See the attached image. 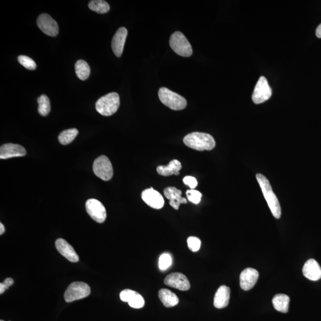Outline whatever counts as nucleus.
<instances>
[{
	"instance_id": "5",
	"label": "nucleus",
	"mask_w": 321,
	"mask_h": 321,
	"mask_svg": "<svg viewBox=\"0 0 321 321\" xmlns=\"http://www.w3.org/2000/svg\"><path fill=\"white\" fill-rule=\"evenodd\" d=\"M170 46L173 50L181 56L188 57L193 54L189 41L181 32H174L170 39Z\"/></svg>"
},
{
	"instance_id": "32",
	"label": "nucleus",
	"mask_w": 321,
	"mask_h": 321,
	"mask_svg": "<svg viewBox=\"0 0 321 321\" xmlns=\"http://www.w3.org/2000/svg\"><path fill=\"white\" fill-rule=\"evenodd\" d=\"M185 184L189 186L191 189H193L197 186L198 182L196 179L192 176H186L183 180Z\"/></svg>"
},
{
	"instance_id": "18",
	"label": "nucleus",
	"mask_w": 321,
	"mask_h": 321,
	"mask_svg": "<svg viewBox=\"0 0 321 321\" xmlns=\"http://www.w3.org/2000/svg\"><path fill=\"white\" fill-rule=\"evenodd\" d=\"M166 198L170 201V205L174 209L178 210L181 204H186L187 199L182 197V191L174 187H168L164 190Z\"/></svg>"
},
{
	"instance_id": "15",
	"label": "nucleus",
	"mask_w": 321,
	"mask_h": 321,
	"mask_svg": "<svg viewBox=\"0 0 321 321\" xmlns=\"http://www.w3.org/2000/svg\"><path fill=\"white\" fill-rule=\"evenodd\" d=\"M26 154V149L17 144L7 143L0 148V159L5 160L13 157H24Z\"/></svg>"
},
{
	"instance_id": "19",
	"label": "nucleus",
	"mask_w": 321,
	"mask_h": 321,
	"mask_svg": "<svg viewBox=\"0 0 321 321\" xmlns=\"http://www.w3.org/2000/svg\"><path fill=\"white\" fill-rule=\"evenodd\" d=\"M303 275L311 281H318L321 278V268L314 259L308 260L303 267Z\"/></svg>"
},
{
	"instance_id": "23",
	"label": "nucleus",
	"mask_w": 321,
	"mask_h": 321,
	"mask_svg": "<svg viewBox=\"0 0 321 321\" xmlns=\"http://www.w3.org/2000/svg\"><path fill=\"white\" fill-rule=\"evenodd\" d=\"M290 298L286 295H276L273 298V304L276 311L282 313L289 311Z\"/></svg>"
},
{
	"instance_id": "27",
	"label": "nucleus",
	"mask_w": 321,
	"mask_h": 321,
	"mask_svg": "<svg viewBox=\"0 0 321 321\" xmlns=\"http://www.w3.org/2000/svg\"><path fill=\"white\" fill-rule=\"evenodd\" d=\"M38 112L41 115L46 117L51 111L50 101L46 95H42L38 98Z\"/></svg>"
},
{
	"instance_id": "10",
	"label": "nucleus",
	"mask_w": 321,
	"mask_h": 321,
	"mask_svg": "<svg viewBox=\"0 0 321 321\" xmlns=\"http://www.w3.org/2000/svg\"><path fill=\"white\" fill-rule=\"evenodd\" d=\"M37 24L44 34L54 37L59 34V28L57 22L48 14L43 13L37 19Z\"/></svg>"
},
{
	"instance_id": "28",
	"label": "nucleus",
	"mask_w": 321,
	"mask_h": 321,
	"mask_svg": "<svg viewBox=\"0 0 321 321\" xmlns=\"http://www.w3.org/2000/svg\"><path fill=\"white\" fill-rule=\"evenodd\" d=\"M18 62L22 66L30 70H34L37 68V64L26 55H20L18 57Z\"/></svg>"
},
{
	"instance_id": "31",
	"label": "nucleus",
	"mask_w": 321,
	"mask_h": 321,
	"mask_svg": "<svg viewBox=\"0 0 321 321\" xmlns=\"http://www.w3.org/2000/svg\"><path fill=\"white\" fill-rule=\"evenodd\" d=\"M187 245L189 250L192 252H197L201 248V242L198 237L191 236L188 238Z\"/></svg>"
},
{
	"instance_id": "30",
	"label": "nucleus",
	"mask_w": 321,
	"mask_h": 321,
	"mask_svg": "<svg viewBox=\"0 0 321 321\" xmlns=\"http://www.w3.org/2000/svg\"><path fill=\"white\" fill-rule=\"evenodd\" d=\"M186 196L188 200L191 203L198 204L201 202L202 194L198 190L194 189L188 190L186 192Z\"/></svg>"
},
{
	"instance_id": "36",
	"label": "nucleus",
	"mask_w": 321,
	"mask_h": 321,
	"mask_svg": "<svg viewBox=\"0 0 321 321\" xmlns=\"http://www.w3.org/2000/svg\"><path fill=\"white\" fill-rule=\"evenodd\" d=\"M3 321V320H1V321Z\"/></svg>"
},
{
	"instance_id": "3",
	"label": "nucleus",
	"mask_w": 321,
	"mask_h": 321,
	"mask_svg": "<svg viewBox=\"0 0 321 321\" xmlns=\"http://www.w3.org/2000/svg\"><path fill=\"white\" fill-rule=\"evenodd\" d=\"M120 106V96L116 92H112L102 96L96 102V110L103 116H110L117 112Z\"/></svg>"
},
{
	"instance_id": "35",
	"label": "nucleus",
	"mask_w": 321,
	"mask_h": 321,
	"mask_svg": "<svg viewBox=\"0 0 321 321\" xmlns=\"http://www.w3.org/2000/svg\"><path fill=\"white\" fill-rule=\"evenodd\" d=\"M5 231V228L3 224L0 223V234L2 235L4 234Z\"/></svg>"
},
{
	"instance_id": "1",
	"label": "nucleus",
	"mask_w": 321,
	"mask_h": 321,
	"mask_svg": "<svg viewBox=\"0 0 321 321\" xmlns=\"http://www.w3.org/2000/svg\"><path fill=\"white\" fill-rule=\"evenodd\" d=\"M183 142L187 147L199 151H211L215 147V141L211 135L202 132H193L184 138Z\"/></svg>"
},
{
	"instance_id": "26",
	"label": "nucleus",
	"mask_w": 321,
	"mask_h": 321,
	"mask_svg": "<svg viewBox=\"0 0 321 321\" xmlns=\"http://www.w3.org/2000/svg\"><path fill=\"white\" fill-rule=\"evenodd\" d=\"M79 134L76 129H70L63 131L59 135V142L63 145H68L73 142Z\"/></svg>"
},
{
	"instance_id": "12",
	"label": "nucleus",
	"mask_w": 321,
	"mask_h": 321,
	"mask_svg": "<svg viewBox=\"0 0 321 321\" xmlns=\"http://www.w3.org/2000/svg\"><path fill=\"white\" fill-rule=\"evenodd\" d=\"M142 199L148 206L154 209H161L164 206V200L162 196L152 187L143 191Z\"/></svg>"
},
{
	"instance_id": "29",
	"label": "nucleus",
	"mask_w": 321,
	"mask_h": 321,
	"mask_svg": "<svg viewBox=\"0 0 321 321\" xmlns=\"http://www.w3.org/2000/svg\"><path fill=\"white\" fill-rule=\"evenodd\" d=\"M172 259L169 254H162L159 259V268L160 270L164 271L171 266Z\"/></svg>"
},
{
	"instance_id": "25",
	"label": "nucleus",
	"mask_w": 321,
	"mask_h": 321,
	"mask_svg": "<svg viewBox=\"0 0 321 321\" xmlns=\"http://www.w3.org/2000/svg\"><path fill=\"white\" fill-rule=\"evenodd\" d=\"M88 7L91 10L99 14H104L109 12L110 5L104 0H92L90 2Z\"/></svg>"
},
{
	"instance_id": "14",
	"label": "nucleus",
	"mask_w": 321,
	"mask_h": 321,
	"mask_svg": "<svg viewBox=\"0 0 321 321\" xmlns=\"http://www.w3.org/2000/svg\"><path fill=\"white\" fill-rule=\"evenodd\" d=\"M120 299L129 303V306L135 309L143 308L145 300L139 293L130 289L124 290L120 293Z\"/></svg>"
},
{
	"instance_id": "34",
	"label": "nucleus",
	"mask_w": 321,
	"mask_h": 321,
	"mask_svg": "<svg viewBox=\"0 0 321 321\" xmlns=\"http://www.w3.org/2000/svg\"><path fill=\"white\" fill-rule=\"evenodd\" d=\"M316 35L318 38H321V24L317 28Z\"/></svg>"
},
{
	"instance_id": "17",
	"label": "nucleus",
	"mask_w": 321,
	"mask_h": 321,
	"mask_svg": "<svg viewBox=\"0 0 321 321\" xmlns=\"http://www.w3.org/2000/svg\"><path fill=\"white\" fill-rule=\"evenodd\" d=\"M55 246L59 252L69 261L77 262L79 257L72 246L65 240L59 239L55 242Z\"/></svg>"
},
{
	"instance_id": "20",
	"label": "nucleus",
	"mask_w": 321,
	"mask_h": 321,
	"mask_svg": "<svg viewBox=\"0 0 321 321\" xmlns=\"http://www.w3.org/2000/svg\"><path fill=\"white\" fill-rule=\"evenodd\" d=\"M230 298V289L226 286H221L216 292L214 305L216 308L223 309L228 306Z\"/></svg>"
},
{
	"instance_id": "13",
	"label": "nucleus",
	"mask_w": 321,
	"mask_h": 321,
	"mask_svg": "<svg viewBox=\"0 0 321 321\" xmlns=\"http://www.w3.org/2000/svg\"><path fill=\"white\" fill-rule=\"evenodd\" d=\"M259 278L258 271L248 268L243 270L240 275V287L245 291L252 289Z\"/></svg>"
},
{
	"instance_id": "4",
	"label": "nucleus",
	"mask_w": 321,
	"mask_h": 321,
	"mask_svg": "<svg viewBox=\"0 0 321 321\" xmlns=\"http://www.w3.org/2000/svg\"><path fill=\"white\" fill-rule=\"evenodd\" d=\"M160 100L165 106L173 110H183L187 106V101L183 96L173 92L167 88H160L159 91Z\"/></svg>"
},
{
	"instance_id": "11",
	"label": "nucleus",
	"mask_w": 321,
	"mask_h": 321,
	"mask_svg": "<svg viewBox=\"0 0 321 321\" xmlns=\"http://www.w3.org/2000/svg\"><path fill=\"white\" fill-rule=\"evenodd\" d=\"M164 283L168 286L181 291H187L190 288L189 279L186 276L180 273H171L166 276Z\"/></svg>"
},
{
	"instance_id": "7",
	"label": "nucleus",
	"mask_w": 321,
	"mask_h": 321,
	"mask_svg": "<svg viewBox=\"0 0 321 321\" xmlns=\"http://www.w3.org/2000/svg\"><path fill=\"white\" fill-rule=\"evenodd\" d=\"M93 170L95 175L102 181H109L113 176V168L112 162L105 156L99 157L93 164Z\"/></svg>"
},
{
	"instance_id": "16",
	"label": "nucleus",
	"mask_w": 321,
	"mask_h": 321,
	"mask_svg": "<svg viewBox=\"0 0 321 321\" xmlns=\"http://www.w3.org/2000/svg\"><path fill=\"white\" fill-rule=\"evenodd\" d=\"M127 34H128V32L125 27H120L116 32L113 38L112 47L113 52L116 57H120L123 54Z\"/></svg>"
},
{
	"instance_id": "8",
	"label": "nucleus",
	"mask_w": 321,
	"mask_h": 321,
	"mask_svg": "<svg viewBox=\"0 0 321 321\" xmlns=\"http://www.w3.org/2000/svg\"><path fill=\"white\" fill-rule=\"evenodd\" d=\"M271 95H272V90L268 85L267 79L264 76L260 77L252 96L254 103L256 104L263 103L268 100Z\"/></svg>"
},
{
	"instance_id": "21",
	"label": "nucleus",
	"mask_w": 321,
	"mask_h": 321,
	"mask_svg": "<svg viewBox=\"0 0 321 321\" xmlns=\"http://www.w3.org/2000/svg\"><path fill=\"white\" fill-rule=\"evenodd\" d=\"M182 168V164L179 160H173L167 165H160L157 168V173L160 176H178Z\"/></svg>"
},
{
	"instance_id": "22",
	"label": "nucleus",
	"mask_w": 321,
	"mask_h": 321,
	"mask_svg": "<svg viewBox=\"0 0 321 321\" xmlns=\"http://www.w3.org/2000/svg\"><path fill=\"white\" fill-rule=\"evenodd\" d=\"M159 296L160 301L166 308H171L178 305L179 298L170 290L162 289L159 292Z\"/></svg>"
},
{
	"instance_id": "24",
	"label": "nucleus",
	"mask_w": 321,
	"mask_h": 321,
	"mask_svg": "<svg viewBox=\"0 0 321 321\" xmlns=\"http://www.w3.org/2000/svg\"><path fill=\"white\" fill-rule=\"evenodd\" d=\"M75 71L77 77L82 80H87L91 73V69L84 60L77 61L75 65Z\"/></svg>"
},
{
	"instance_id": "6",
	"label": "nucleus",
	"mask_w": 321,
	"mask_h": 321,
	"mask_svg": "<svg viewBox=\"0 0 321 321\" xmlns=\"http://www.w3.org/2000/svg\"><path fill=\"white\" fill-rule=\"evenodd\" d=\"M90 293L89 285L84 282H74L69 285L64 297L66 302L70 303L87 298Z\"/></svg>"
},
{
	"instance_id": "33",
	"label": "nucleus",
	"mask_w": 321,
	"mask_h": 321,
	"mask_svg": "<svg viewBox=\"0 0 321 321\" xmlns=\"http://www.w3.org/2000/svg\"><path fill=\"white\" fill-rule=\"evenodd\" d=\"M14 283L12 278H7L5 279L3 283L0 284V294L2 295L5 290L9 289Z\"/></svg>"
},
{
	"instance_id": "2",
	"label": "nucleus",
	"mask_w": 321,
	"mask_h": 321,
	"mask_svg": "<svg viewBox=\"0 0 321 321\" xmlns=\"http://www.w3.org/2000/svg\"><path fill=\"white\" fill-rule=\"evenodd\" d=\"M256 177L271 212L274 217L276 219H279L281 215L280 204L277 197L273 192L269 181L261 174H256Z\"/></svg>"
},
{
	"instance_id": "9",
	"label": "nucleus",
	"mask_w": 321,
	"mask_h": 321,
	"mask_svg": "<svg viewBox=\"0 0 321 321\" xmlns=\"http://www.w3.org/2000/svg\"><path fill=\"white\" fill-rule=\"evenodd\" d=\"M85 206L88 214L96 222L102 223L106 220V209L99 201L90 199L86 203Z\"/></svg>"
}]
</instances>
